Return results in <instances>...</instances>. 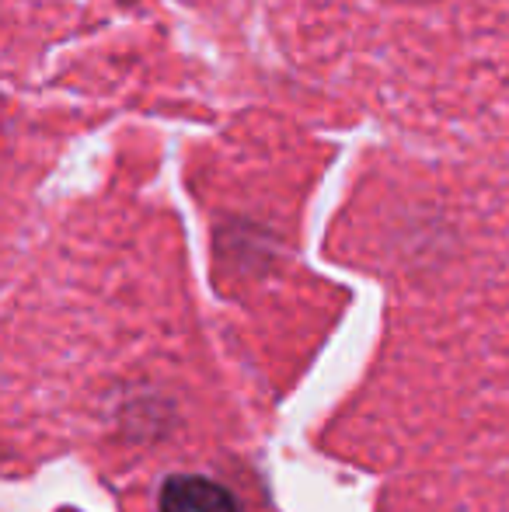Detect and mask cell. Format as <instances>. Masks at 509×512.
Wrapping results in <instances>:
<instances>
[{"label": "cell", "mask_w": 509, "mask_h": 512, "mask_svg": "<svg viewBox=\"0 0 509 512\" xmlns=\"http://www.w3.org/2000/svg\"><path fill=\"white\" fill-rule=\"evenodd\" d=\"M258 492L238 464L171 467L150 485L147 512H262Z\"/></svg>", "instance_id": "6da1fadb"}]
</instances>
